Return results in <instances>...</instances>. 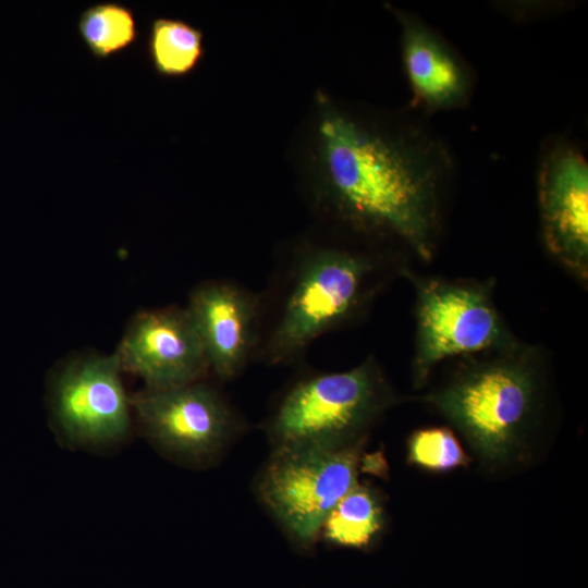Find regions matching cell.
Instances as JSON below:
<instances>
[{"instance_id":"ba28073f","label":"cell","mask_w":588,"mask_h":588,"mask_svg":"<svg viewBox=\"0 0 588 588\" xmlns=\"http://www.w3.org/2000/svg\"><path fill=\"white\" fill-rule=\"evenodd\" d=\"M113 353L78 354L60 363L49 381V408L63 440L76 448L99 449L125 439L131 402Z\"/></svg>"},{"instance_id":"30bf717a","label":"cell","mask_w":588,"mask_h":588,"mask_svg":"<svg viewBox=\"0 0 588 588\" xmlns=\"http://www.w3.org/2000/svg\"><path fill=\"white\" fill-rule=\"evenodd\" d=\"M541 237L549 255L580 281L588 278V163L572 144L555 142L538 173Z\"/></svg>"},{"instance_id":"9c48e42d","label":"cell","mask_w":588,"mask_h":588,"mask_svg":"<svg viewBox=\"0 0 588 588\" xmlns=\"http://www.w3.org/2000/svg\"><path fill=\"white\" fill-rule=\"evenodd\" d=\"M113 354L122 371L139 377L145 388L184 385L210 373L187 309L175 305L137 311Z\"/></svg>"},{"instance_id":"8fae6325","label":"cell","mask_w":588,"mask_h":588,"mask_svg":"<svg viewBox=\"0 0 588 588\" xmlns=\"http://www.w3.org/2000/svg\"><path fill=\"white\" fill-rule=\"evenodd\" d=\"M199 335L210 373L237 378L254 362L261 322V295L228 279L196 284L185 306Z\"/></svg>"},{"instance_id":"9a60e30c","label":"cell","mask_w":588,"mask_h":588,"mask_svg":"<svg viewBox=\"0 0 588 588\" xmlns=\"http://www.w3.org/2000/svg\"><path fill=\"white\" fill-rule=\"evenodd\" d=\"M77 32L97 60L124 51L139 36L133 10L118 1L98 2L85 8L77 20Z\"/></svg>"},{"instance_id":"7a4b0ae2","label":"cell","mask_w":588,"mask_h":588,"mask_svg":"<svg viewBox=\"0 0 588 588\" xmlns=\"http://www.w3.org/2000/svg\"><path fill=\"white\" fill-rule=\"evenodd\" d=\"M384 250L301 240L284 250L261 295L254 362L289 366L322 335L363 318L394 269Z\"/></svg>"},{"instance_id":"7c38bea8","label":"cell","mask_w":588,"mask_h":588,"mask_svg":"<svg viewBox=\"0 0 588 588\" xmlns=\"http://www.w3.org/2000/svg\"><path fill=\"white\" fill-rule=\"evenodd\" d=\"M402 27V56L414 101L427 109L461 105L469 77L444 41L418 19L395 12Z\"/></svg>"},{"instance_id":"277c9868","label":"cell","mask_w":588,"mask_h":588,"mask_svg":"<svg viewBox=\"0 0 588 588\" xmlns=\"http://www.w3.org/2000/svg\"><path fill=\"white\" fill-rule=\"evenodd\" d=\"M400 396L381 364L368 355L342 371H308L292 381L270 409L265 430L272 449H343L366 441Z\"/></svg>"},{"instance_id":"2e32d148","label":"cell","mask_w":588,"mask_h":588,"mask_svg":"<svg viewBox=\"0 0 588 588\" xmlns=\"http://www.w3.org/2000/svg\"><path fill=\"white\" fill-rule=\"evenodd\" d=\"M411 464L430 471H449L469 464L454 432L446 427H429L414 431L407 441Z\"/></svg>"},{"instance_id":"52a82bcc","label":"cell","mask_w":588,"mask_h":588,"mask_svg":"<svg viewBox=\"0 0 588 588\" xmlns=\"http://www.w3.org/2000/svg\"><path fill=\"white\" fill-rule=\"evenodd\" d=\"M130 402L150 442L188 466L215 463L245 426L236 408L206 379L167 389L144 388Z\"/></svg>"},{"instance_id":"5bb4252c","label":"cell","mask_w":588,"mask_h":588,"mask_svg":"<svg viewBox=\"0 0 588 588\" xmlns=\"http://www.w3.org/2000/svg\"><path fill=\"white\" fill-rule=\"evenodd\" d=\"M147 56L159 75H186L204 56V34L181 19L155 17L148 28Z\"/></svg>"},{"instance_id":"5b68a950","label":"cell","mask_w":588,"mask_h":588,"mask_svg":"<svg viewBox=\"0 0 588 588\" xmlns=\"http://www.w3.org/2000/svg\"><path fill=\"white\" fill-rule=\"evenodd\" d=\"M415 290V341L412 381L422 388L442 362L514 346L519 340L501 316L493 282L416 275L407 269Z\"/></svg>"},{"instance_id":"6da1fadb","label":"cell","mask_w":588,"mask_h":588,"mask_svg":"<svg viewBox=\"0 0 588 588\" xmlns=\"http://www.w3.org/2000/svg\"><path fill=\"white\" fill-rule=\"evenodd\" d=\"M316 109L314 208L369 247L394 242L430 261L440 234L444 154L434 143L371 125L322 94Z\"/></svg>"},{"instance_id":"8992f818","label":"cell","mask_w":588,"mask_h":588,"mask_svg":"<svg viewBox=\"0 0 588 588\" xmlns=\"http://www.w3.org/2000/svg\"><path fill=\"white\" fill-rule=\"evenodd\" d=\"M364 443L272 451L256 478V492L296 547L315 546L328 514L358 483Z\"/></svg>"},{"instance_id":"3957f363","label":"cell","mask_w":588,"mask_h":588,"mask_svg":"<svg viewBox=\"0 0 588 588\" xmlns=\"http://www.w3.org/2000/svg\"><path fill=\"white\" fill-rule=\"evenodd\" d=\"M539 348L512 347L461 358L450 378L422 400L466 439L488 469L524 458L542 411Z\"/></svg>"},{"instance_id":"4fadbf2b","label":"cell","mask_w":588,"mask_h":588,"mask_svg":"<svg viewBox=\"0 0 588 588\" xmlns=\"http://www.w3.org/2000/svg\"><path fill=\"white\" fill-rule=\"evenodd\" d=\"M384 524V505L379 492L357 483L328 514L319 538L333 547L367 550L380 537Z\"/></svg>"}]
</instances>
